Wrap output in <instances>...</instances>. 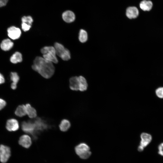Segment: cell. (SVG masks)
I'll return each instance as SVG.
<instances>
[{
    "label": "cell",
    "instance_id": "obj_1",
    "mask_svg": "<svg viewBox=\"0 0 163 163\" xmlns=\"http://www.w3.org/2000/svg\"><path fill=\"white\" fill-rule=\"evenodd\" d=\"M32 68L34 70L46 78H50L55 72V68L53 63L40 56L36 57Z\"/></svg>",
    "mask_w": 163,
    "mask_h": 163
},
{
    "label": "cell",
    "instance_id": "obj_2",
    "mask_svg": "<svg viewBox=\"0 0 163 163\" xmlns=\"http://www.w3.org/2000/svg\"><path fill=\"white\" fill-rule=\"evenodd\" d=\"M40 51L43 54V57L44 59L52 63H57L58 62L54 47L45 46L42 48Z\"/></svg>",
    "mask_w": 163,
    "mask_h": 163
},
{
    "label": "cell",
    "instance_id": "obj_3",
    "mask_svg": "<svg viewBox=\"0 0 163 163\" xmlns=\"http://www.w3.org/2000/svg\"><path fill=\"white\" fill-rule=\"evenodd\" d=\"M90 149L89 146L85 143H80L75 147L76 154L80 158L84 159L88 158L91 155Z\"/></svg>",
    "mask_w": 163,
    "mask_h": 163
},
{
    "label": "cell",
    "instance_id": "obj_4",
    "mask_svg": "<svg viewBox=\"0 0 163 163\" xmlns=\"http://www.w3.org/2000/svg\"><path fill=\"white\" fill-rule=\"evenodd\" d=\"M56 55L65 61H67L71 58L70 53L69 50L65 48L62 44L56 42L54 44Z\"/></svg>",
    "mask_w": 163,
    "mask_h": 163
},
{
    "label": "cell",
    "instance_id": "obj_5",
    "mask_svg": "<svg viewBox=\"0 0 163 163\" xmlns=\"http://www.w3.org/2000/svg\"><path fill=\"white\" fill-rule=\"evenodd\" d=\"M140 138L141 140L138 148V151L139 152L143 151L144 148L150 143L152 139V136L145 133H142L140 135Z\"/></svg>",
    "mask_w": 163,
    "mask_h": 163
},
{
    "label": "cell",
    "instance_id": "obj_6",
    "mask_svg": "<svg viewBox=\"0 0 163 163\" xmlns=\"http://www.w3.org/2000/svg\"><path fill=\"white\" fill-rule=\"evenodd\" d=\"M11 150L9 147L4 145H0V161L3 163H6L11 155Z\"/></svg>",
    "mask_w": 163,
    "mask_h": 163
},
{
    "label": "cell",
    "instance_id": "obj_7",
    "mask_svg": "<svg viewBox=\"0 0 163 163\" xmlns=\"http://www.w3.org/2000/svg\"><path fill=\"white\" fill-rule=\"evenodd\" d=\"M21 128L25 132L32 134L34 138L36 137L35 134L36 131L34 122L24 121L22 123Z\"/></svg>",
    "mask_w": 163,
    "mask_h": 163
},
{
    "label": "cell",
    "instance_id": "obj_8",
    "mask_svg": "<svg viewBox=\"0 0 163 163\" xmlns=\"http://www.w3.org/2000/svg\"><path fill=\"white\" fill-rule=\"evenodd\" d=\"M7 32L9 37L13 40L18 39L21 34L20 29L14 26L9 27L7 30Z\"/></svg>",
    "mask_w": 163,
    "mask_h": 163
},
{
    "label": "cell",
    "instance_id": "obj_9",
    "mask_svg": "<svg viewBox=\"0 0 163 163\" xmlns=\"http://www.w3.org/2000/svg\"><path fill=\"white\" fill-rule=\"evenodd\" d=\"M6 128L9 131H15L19 128V124L18 121L14 119L8 120L6 122Z\"/></svg>",
    "mask_w": 163,
    "mask_h": 163
},
{
    "label": "cell",
    "instance_id": "obj_10",
    "mask_svg": "<svg viewBox=\"0 0 163 163\" xmlns=\"http://www.w3.org/2000/svg\"><path fill=\"white\" fill-rule=\"evenodd\" d=\"M18 142L20 145L26 148L30 147L32 144L31 138L26 134L23 135L20 137Z\"/></svg>",
    "mask_w": 163,
    "mask_h": 163
},
{
    "label": "cell",
    "instance_id": "obj_11",
    "mask_svg": "<svg viewBox=\"0 0 163 163\" xmlns=\"http://www.w3.org/2000/svg\"><path fill=\"white\" fill-rule=\"evenodd\" d=\"M139 15L138 9L135 7H130L127 8L126 11V15L129 19L136 18Z\"/></svg>",
    "mask_w": 163,
    "mask_h": 163
},
{
    "label": "cell",
    "instance_id": "obj_12",
    "mask_svg": "<svg viewBox=\"0 0 163 163\" xmlns=\"http://www.w3.org/2000/svg\"><path fill=\"white\" fill-rule=\"evenodd\" d=\"M62 18L65 21L70 23L74 21L75 16L74 13L72 11H67L62 14Z\"/></svg>",
    "mask_w": 163,
    "mask_h": 163
},
{
    "label": "cell",
    "instance_id": "obj_13",
    "mask_svg": "<svg viewBox=\"0 0 163 163\" xmlns=\"http://www.w3.org/2000/svg\"><path fill=\"white\" fill-rule=\"evenodd\" d=\"M70 89L74 91L79 90V82L78 77L73 76L70 79Z\"/></svg>",
    "mask_w": 163,
    "mask_h": 163
},
{
    "label": "cell",
    "instance_id": "obj_14",
    "mask_svg": "<svg viewBox=\"0 0 163 163\" xmlns=\"http://www.w3.org/2000/svg\"><path fill=\"white\" fill-rule=\"evenodd\" d=\"M13 43L9 39H7L3 40L1 44L2 49L6 51L10 50L13 47Z\"/></svg>",
    "mask_w": 163,
    "mask_h": 163
},
{
    "label": "cell",
    "instance_id": "obj_15",
    "mask_svg": "<svg viewBox=\"0 0 163 163\" xmlns=\"http://www.w3.org/2000/svg\"><path fill=\"white\" fill-rule=\"evenodd\" d=\"M10 79L12 82L11 85V88L13 90L17 88V84L19 80V77L17 73L16 72H11Z\"/></svg>",
    "mask_w": 163,
    "mask_h": 163
},
{
    "label": "cell",
    "instance_id": "obj_16",
    "mask_svg": "<svg viewBox=\"0 0 163 163\" xmlns=\"http://www.w3.org/2000/svg\"><path fill=\"white\" fill-rule=\"evenodd\" d=\"M79 82V90L84 91L87 89L88 84L87 81L84 77L82 76L78 77Z\"/></svg>",
    "mask_w": 163,
    "mask_h": 163
},
{
    "label": "cell",
    "instance_id": "obj_17",
    "mask_svg": "<svg viewBox=\"0 0 163 163\" xmlns=\"http://www.w3.org/2000/svg\"><path fill=\"white\" fill-rule=\"evenodd\" d=\"M25 105L27 114L31 118H35L37 115L36 110L29 104H27Z\"/></svg>",
    "mask_w": 163,
    "mask_h": 163
},
{
    "label": "cell",
    "instance_id": "obj_18",
    "mask_svg": "<svg viewBox=\"0 0 163 163\" xmlns=\"http://www.w3.org/2000/svg\"><path fill=\"white\" fill-rule=\"evenodd\" d=\"M35 125L36 130L37 131H42L45 129L47 127L46 124L41 119H37L34 122Z\"/></svg>",
    "mask_w": 163,
    "mask_h": 163
},
{
    "label": "cell",
    "instance_id": "obj_19",
    "mask_svg": "<svg viewBox=\"0 0 163 163\" xmlns=\"http://www.w3.org/2000/svg\"><path fill=\"white\" fill-rule=\"evenodd\" d=\"M152 3L150 1L144 0L140 4V7L144 11H149L152 8Z\"/></svg>",
    "mask_w": 163,
    "mask_h": 163
},
{
    "label": "cell",
    "instance_id": "obj_20",
    "mask_svg": "<svg viewBox=\"0 0 163 163\" xmlns=\"http://www.w3.org/2000/svg\"><path fill=\"white\" fill-rule=\"evenodd\" d=\"M15 113L16 115L19 117H22L26 115L25 105H22L18 106L15 111Z\"/></svg>",
    "mask_w": 163,
    "mask_h": 163
},
{
    "label": "cell",
    "instance_id": "obj_21",
    "mask_svg": "<svg viewBox=\"0 0 163 163\" xmlns=\"http://www.w3.org/2000/svg\"><path fill=\"white\" fill-rule=\"evenodd\" d=\"M88 39V35L86 30L83 29L80 30L78 36L79 41L82 43H85L87 41Z\"/></svg>",
    "mask_w": 163,
    "mask_h": 163
},
{
    "label": "cell",
    "instance_id": "obj_22",
    "mask_svg": "<svg viewBox=\"0 0 163 163\" xmlns=\"http://www.w3.org/2000/svg\"><path fill=\"white\" fill-rule=\"evenodd\" d=\"M10 60L13 63L21 62L22 60V54L19 52H16L11 56Z\"/></svg>",
    "mask_w": 163,
    "mask_h": 163
},
{
    "label": "cell",
    "instance_id": "obj_23",
    "mask_svg": "<svg viewBox=\"0 0 163 163\" xmlns=\"http://www.w3.org/2000/svg\"><path fill=\"white\" fill-rule=\"evenodd\" d=\"M70 123L69 121L67 120H63L61 122L59 125L60 130L63 132L67 131L70 127Z\"/></svg>",
    "mask_w": 163,
    "mask_h": 163
},
{
    "label": "cell",
    "instance_id": "obj_24",
    "mask_svg": "<svg viewBox=\"0 0 163 163\" xmlns=\"http://www.w3.org/2000/svg\"><path fill=\"white\" fill-rule=\"evenodd\" d=\"M21 21L31 26L33 20L31 16H24L21 18Z\"/></svg>",
    "mask_w": 163,
    "mask_h": 163
},
{
    "label": "cell",
    "instance_id": "obj_25",
    "mask_svg": "<svg viewBox=\"0 0 163 163\" xmlns=\"http://www.w3.org/2000/svg\"><path fill=\"white\" fill-rule=\"evenodd\" d=\"M155 93L158 97L163 98V87H160L156 88L155 90Z\"/></svg>",
    "mask_w": 163,
    "mask_h": 163
},
{
    "label": "cell",
    "instance_id": "obj_26",
    "mask_svg": "<svg viewBox=\"0 0 163 163\" xmlns=\"http://www.w3.org/2000/svg\"><path fill=\"white\" fill-rule=\"evenodd\" d=\"M31 27V25L24 23L22 22L21 27L22 30L24 31H26L29 30Z\"/></svg>",
    "mask_w": 163,
    "mask_h": 163
},
{
    "label": "cell",
    "instance_id": "obj_27",
    "mask_svg": "<svg viewBox=\"0 0 163 163\" xmlns=\"http://www.w3.org/2000/svg\"><path fill=\"white\" fill-rule=\"evenodd\" d=\"M158 153L163 156V142L160 144L158 146Z\"/></svg>",
    "mask_w": 163,
    "mask_h": 163
},
{
    "label": "cell",
    "instance_id": "obj_28",
    "mask_svg": "<svg viewBox=\"0 0 163 163\" xmlns=\"http://www.w3.org/2000/svg\"><path fill=\"white\" fill-rule=\"evenodd\" d=\"M6 104V102L4 100L0 98V110L3 109Z\"/></svg>",
    "mask_w": 163,
    "mask_h": 163
},
{
    "label": "cell",
    "instance_id": "obj_29",
    "mask_svg": "<svg viewBox=\"0 0 163 163\" xmlns=\"http://www.w3.org/2000/svg\"><path fill=\"white\" fill-rule=\"evenodd\" d=\"M8 0H0V8L5 6Z\"/></svg>",
    "mask_w": 163,
    "mask_h": 163
},
{
    "label": "cell",
    "instance_id": "obj_30",
    "mask_svg": "<svg viewBox=\"0 0 163 163\" xmlns=\"http://www.w3.org/2000/svg\"><path fill=\"white\" fill-rule=\"evenodd\" d=\"M5 78L3 75L0 73V85L4 83Z\"/></svg>",
    "mask_w": 163,
    "mask_h": 163
}]
</instances>
